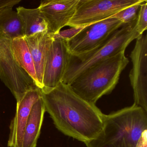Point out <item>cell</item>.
Masks as SVG:
<instances>
[{"mask_svg": "<svg viewBox=\"0 0 147 147\" xmlns=\"http://www.w3.org/2000/svg\"><path fill=\"white\" fill-rule=\"evenodd\" d=\"M41 92L45 111L59 131L85 144L97 137L103 128L105 114L96 105L86 101L70 85L62 82Z\"/></svg>", "mask_w": 147, "mask_h": 147, "instance_id": "1", "label": "cell"}, {"mask_svg": "<svg viewBox=\"0 0 147 147\" xmlns=\"http://www.w3.org/2000/svg\"><path fill=\"white\" fill-rule=\"evenodd\" d=\"M147 129V112L133 104L108 115L104 114L103 128L87 147H136Z\"/></svg>", "mask_w": 147, "mask_h": 147, "instance_id": "2", "label": "cell"}, {"mask_svg": "<svg viewBox=\"0 0 147 147\" xmlns=\"http://www.w3.org/2000/svg\"><path fill=\"white\" fill-rule=\"evenodd\" d=\"M125 52L123 51L107 58L80 75L69 85L74 92L94 105L102 96L110 94L129 63Z\"/></svg>", "mask_w": 147, "mask_h": 147, "instance_id": "3", "label": "cell"}, {"mask_svg": "<svg viewBox=\"0 0 147 147\" xmlns=\"http://www.w3.org/2000/svg\"><path fill=\"white\" fill-rule=\"evenodd\" d=\"M136 24L124 25L104 43L89 52L76 55L69 53L62 82L70 85L87 69L125 51L131 42L141 36L137 32Z\"/></svg>", "mask_w": 147, "mask_h": 147, "instance_id": "4", "label": "cell"}, {"mask_svg": "<svg viewBox=\"0 0 147 147\" xmlns=\"http://www.w3.org/2000/svg\"><path fill=\"white\" fill-rule=\"evenodd\" d=\"M11 42V39L0 35V79L11 92L17 103L27 91L38 87L15 61Z\"/></svg>", "mask_w": 147, "mask_h": 147, "instance_id": "5", "label": "cell"}, {"mask_svg": "<svg viewBox=\"0 0 147 147\" xmlns=\"http://www.w3.org/2000/svg\"><path fill=\"white\" fill-rule=\"evenodd\" d=\"M123 25L121 21L111 17L81 28L72 36L65 39L69 53L76 55L94 49Z\"/></svg>", "mask_w": 147, "mask_h": 147, "instance_id": "6", "label": "cell"}, {"mask_svg": "<svg viewBox=\"0 0 147 147\" xmlns=\"http://www.w3.org/2000/svg\"><path fill=\"white\" fill-rule=\"evenodd\" d=\"M141 0H79L68 26L79 29L112 17Z\"/></svg>", "mask_w": 147, "mask_h": 147, "instance_id": "7", "label": "cell"}, {"mask_svg": "<svg viewBox=\"0 0 147 147\" xmlns=\"http://www.w3.org/2000/svg\"><path fill=\"white\" fill-rule=\"evenodd\" d=\"M132 68L129 74L133 91L134 104L147 112V35L136 39L129 55Z\"/></svg>", "mask_w": 147, "mask_h": 147, "instance_id": "8", "label": "cell"}, {"mask_svg": "<svg viewBox=\"0 0 147 147\" xmlns=\"http://www.w3.org/2000/svg\"><path fill=\"white\" fill-rule=\"evenodd\" d=\"M69 55L66 39L58 35L55 36L45 64L42 92L51 90L62 82Z\"/></svg>", "mask_w": 147, "mask_h": 147, "instance_id": "9", "label": "cell"}, {"mask_svg": "<svg viewBox=\"0 0 147 147\" xmlns=\"http://www.w3.org/2000/svg\"><path fill=\"white\" fill-rule=\"evenodd\" d=\"M79 0H45L38 8L48 24V32L58 35L63 27L68 26L74 16Z\"/></svg>", "mask_w": 147, "mask_h": 147, "instance_id": "10", "label": "cell"}, {"mask_svg": "<svg viewBox=\"0 0 147 147\" xmlns=\"http://www.w3.org/2000/svg\"><path fill=\"white\" fill-rule=\"evenodd\" d=\"M38 88L31 89L25 94L17 103L16 112L10 124V133L7 142L9 147H21L24 131L32 106L41 96Z\"/></svg>", "mask_w": 147, "mask_h": 147, "instance_id": "11", "label": "cell"}, {"mask_svg": "<svg viewBox=\"0 0 147 147\" xmlns=\"http://www.w3.org/2000/svg\"><path fill=\"white\" fill-rule=\"evenodd\" d=\"M54 36L49 33L48 31H45L24 37L35 64L38 81V87L41 90L42 88L43 76L45 61Z\"/></svg>", "mask_w": 147, "mask_h": 147, "instance_id": "12", "label": "cell"}, {"mask_svg": "<svg viewBox=\"0 0 147 147\" xmlns=\"http://www.w3.org/2000/svg\"><path fill=\"white\" fill-rule=\"evenodd\" d=\"M45 112L41 96L32 108L24 131L21 147H36Z\"/></svg>", "mask_w": 147, "mask_h": 147, "instance_id": "13", "label": "cell"}, {"mask_svg": "<svg viewBox=\"0 0 147 147\" xmlns=\"http://www.w3.org/2000/svg\"><path fill=\"white\" fill-rule=\"evenodd\" d=\"M23 25L25 37L48 31V24L38 7L34 9L19 7L16 8Z\"/></svg>", "mask_w": 147, "mask_h": 147, "instance_id": "14", "label": "cell"}, {"mask_svg": "<svg viewBox=\"0 0 147 147\" xmlns=\"http://www.w3.org/2000/svg\"><path fill=\"white\" fill-rule=\"evenodd\" d=\"M11 48L14 59L18 66L30 76L38 87L35 64L24 37L12 40Z\"/></svg>", "mask_w": 147, "mask_h": 147, "instance_id": "15", "label": "cell"}, {"mask_svg": "<svg viewBox=\"0 0 147 147\" xmlns=\"http://www.w3.org/2000/svg\"><path fill=\"white\" fill-rule=\"evenodd\" d=\"M0 35L11 40L24 37L21 20L13 8L0 12Z\"/></svg>", "mask_w": 147, "mask_h": 147, "instance_id": "16", "label": "cell"}, {"mask_svg": "<svg viewBox=\"0 0 147 147\" xmlns=\"http://www.w3.org/2000/svg\"><path fill=\"white\" fill-rule=\"evenodd\" d=\"M144 1V0H141L138 3L123 9L111 17L121 21L124 25L135 24L137 19L140 5Z\"/></svg>", "mask_w": 147, "mask_h": 147, "instance_id": "17", "label": "cell"}, {"mask_svg": "<svg viewBox=\"0 0 147 147\" xmlns=\"http://www.w3.org/2000/svg\"><path fill=\"white\" fill-rule=\"evenodd\" d=\"M136 31L139 36H142L147 28V1H144L140 5L137 19L136 24Z\"/></svg>", "mask_w": 147, "mask_h": 147, "instance_id": "18", "label": "cell"}, {"mask_svg": "<svg viewBox=\"0 0 147 147\" xmlns=\"http://www.w3.org/2000/svg\"><path fill=\"white\" fill-rule=\"evenodd\" d=\"M136 147H147V129L143 132Z\"/></svg>", "mask_w": 147, "mask_h": 147, "instance_id": "19", "label": "cell"}, {"mask_svg": "<svg viewBox=\"0 0 147 147\" xmlns=\"http://www.w3.org/2000/svg\"><path fill=\"white\" fill-rule=\"evenodd\" d=\"M4 8V5H3V3L1 1H0V12L3 10Z\"/></svg>", "mask_w": 147, "mask_h": 147, "instance_id": "20", "label": "cell"}]
</instances>
